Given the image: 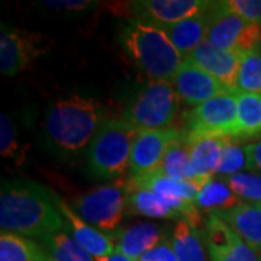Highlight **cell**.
Segmentation results:
<instances>
[{
    "mask_svg": "<svg viewBox=\"0 0 261 261\" xmlns=\"http://www.w3.org/2000/svg\"><path fill=\"white\" fill-rule=\"evenodd\" d=\"M178 96L173 84L149 80L122 113V119L138 129L170 128L177 113Z\"/></svg>",
    "mask_w": 261,
    "mask_h": 261,
    "instance_id": "obj_5",
    "label": "cell"
},
{
    "mask_svg": "<svg viewBox=\"0 0 261 261\" xmlns=\"http://www.w3.org/2000/svg\"><path fill=\"white\" fill-rule=\"evenodd\" d=\"M205 243L212 261H261L257 251L244 243L224 219L212 212L205 226Z\"/></svg>",
    "mask_w": 261,
    "mask_h": 261,
    "instance_id": "obj_10",
    "label": "cell"
},
{
    "mask_svg": "<svg viewBox=\"0 0 261 261\" xmlns=\"http://www.w3.org/2000/svg\"><path fill=\"white\" fill-rule=\"evenodd\" d=\"M128 211L134 214L145 215L149 218H161V219H174L177 218L176 212L171 209L166 197L155 195L149 190L137 189L128 190Z\"/></svg>",
    "mask_w": 261,
    "mask_h": 261,
    "instance_id": "obj_25",
    "label": "cell"
},
{
    "mask_svg": "<svg viewBox=\"0 0 261 261\" xmlns=\"http://www.w3.org/2000/svg\"><path fill=\"white\" fill-rule=\"evenodd\" d=\"M160 170L168 177L192 181L196 185L195 171L190 164V151H189V145L183 137L170 145Z\"/></svg>",
    "mask_w": 261,
    "mask_h": 261,
    "instance_id": "obj_27",
    "label": "cell"
},
{
    "mask_svg": "<svg viewBox=\"0 0 261 261\" xmlns=\"http://www.w3.org/2000/svg\"><path fill=\"white\" fill-rule=\"evenodd\" d=\"M41 37H34L20 29L2 27L0 32V71L6 77H13L22 73L32 58L41 54L37 44Z\"/></svg>",
    "mask_w": 261,
    "mask_h": 261,
    "instance_id": "obj_11",
    "label": "cell"
},
{
    "mask_svg": "<svg viewBox=\"0 0 261 261\" xmlns=\"http://www.w3.org/2000/svg\"><path fill=\"white\" fill-rule=\"evenodd\" d=\"M44 5L57 10H82L89 8L90 2L86 0H61V2H44Z\"/></svg>",
    "mask_w": 261,
    "mask_h": 261,
    "instance_id": "obj_35",
    "label": "cell"
},
{
    "mask_svg": "<svg viewBox=\"0 0 261 261\" xmlns=\"http://www.w3.org/2000/svg\"><path fill=\"white\" fill-rule=\"evenodd\" d=\"M226 180L240 199H245L251 203H261V176L251 173H237Z\"/></svg>",
    "mask_w": 261,
    "mask_h": 261,
    "instance_id": "obj_29",
    "label": "cell"
},
{
    "mask_svg": "<svg viewBox=\"0 0 261 261\" xmlns=\"http://www.w3.org/2000/svg\"><path fill=\"white\" fill-rule=\"evenodd\" d=\"M261 93V47L244 53L240 61L237 93Z\"/></svg>",
    "mask_w": 261,
    "mask_h": 261,
    "instance_id": "obj_28",
    "label": "cell"
},
{
    "mask_svg": "<svg viewBox=\"0 0 261 261\" xmlns=\"http://www.w3.org/2000/svg\"><path fill=\"white\" fill-rule=\"evenodd\" d=\"M238 129L237 137L261 134V93H237Z\"/></svg>",
    "mask_w": 261,
    "mask_h": 261,
    "instance_id": "obj_26",
    "label": "cell"
},
{
    "mask_svg": "<svg viewBox=\"0 0 261 261\" xmlns=\"http://www.w3.org/2000/svg\"><path fill=\"white\" fill-rule=\"evenodd\" d=\"M244 167H247L245 151L238 144L232 142L231 138H228L225 141L224 148H222V155H221L219 166L216 168V174L233 176L240 173Z\"/></svg>",
    "mask_w": 261,
    "mask_h": 261,
    "instance_id": "obj_30",
    "label": "cell"
},
{
    "mask_svg": "<svg viewBox=\"0 0 261 261\" xmlns=\"http://www.w3.org/2000/svg\"><path fill=\"white\" fill-rule=\"evenodd\" d=\"M171 244L178 261H206L205 248L199 229L185 219H178L173 231Z\"/></svg>",
    "mask_w": 261,
    "mask_h": 261,
    "instance_id": "obj_24",
    "label": "cell"
},
{
    "mask_svg": "<svg viewBox=\"0 0 261 261\" xmlns=\"http://www.w3.org/2000/svg\"><path fill=\"white\" fill-rule=\"evenodd\" d=\"M244 151L247 155V168L261 173V141L245 145Z\"/></svg>",
    "mask_w": 261,
    "mask_h": 261,
    "instance_id": "obj_34",
    "label": "cell"
},
{
    "mask_svg": "<svg viewBox=\"0 0 261 261\" xmlns=\"http://www.w3.org/2000/svg\"><path fill=\"white\" fill-rule=\"evenodd\" d=\"M226 140L228 138L203 137L187 142L190 151V164L195 171L196 185L199 189L207 180L214 177V173H216V168L219 166L222 148Z\"/></svg>",
    "mask_w": 261,
    "mask_h": 261,
    "instance_id": "obj_19",
    "label": "cell"
},
{
    "mask_svg": "<svg viewBox=\"0 0 261 261\" xmlns=\"http://www.w3.org/2000/svg\"><path fill=\"white\" fill-rule=\"evenodd\" d=\"M126 181L128 190L144 189L166 199H178L187 202H196L199 195V187L192 181L177 180L166 176L161 170H157L145 176H130Z\"/></svg>",
    "mask_w": 261,
    "mask_h": 261,
    "instance_id": "obj_16",
    "label": "cell"
},
{
    "mask_svg": "<svg viewBox=\"0 0 261 261\" xmlns=\"http://www.w3.org/2000/svg\"><path fill=\"white\" fill-rule=\"evenodd\" d=\"M0 151L5 159L13 160L16 164L23 160L22 149L16 140V132L5 113L0 115Z\"/></svg>",
    "mask_w": 261,
    "mask_h": 261,
    "instance_id": "obj_31",
    "label": "cell"
},
{
    "mask_svg": "<svg viewBox=\"0 0 261 261\" xmlns=\"http://www.w3.org/2000/svg\"><path fill=\"white\" fill-rule=\"evenodd\" d=\"M237 93L228 92L196 106L189 113L183 138L186 142L203 137L232 138L237 137Z\"/></svg>",
    "mask_w": 261,
    "mask_h": 261,
    "instance_id": "obj_7",
    "label": "cell"
},
{
    "mask_svg": "<svg viewBox=\"0 0 261 261\" xmlns=\"http://www.w3.org/2000/svg\"><path fill=\"white\" fill-rule=\"evenodd\" d=\"M138 128L122 118L106 119L87 149L89 171L100 180L118 181L129 170L130 149Z\"/></svg>",
    "mask_w": 261,
    "mask_h": 261,
    "instance_id": "obj_4",
    "label": "cell"
},
{
    "mask_svg": "<svg viewBox=\"0 0 261 261\" xmlns=\"http://www.w3.org/2000/svg\"><path fill=\"white\" fill-rule=\"evenodd\" d=\"M2 231L44 238L65 229L57 196L31 180H5L0 192Z\"/></svg>",
    "mask_w": 261,
    "mask_h": 261,
    "instance_id": "obj_1",
    "label": "cell"
},
{
    "mask_svg": "<svg viewBox=\"0 0 261 261\" xmlns=\"http://www.w3.org/2000/svg\"><path fill=\"white\" fill-rule=\"evenodd\" d=\"M57 205L61 215L64 216L65 228L94 260H102L116 251L118 245L115 244L113 235H108L93 225L86 222L80 215L64 203L60 197H57Z\"/></svg>",
    "mask_w": 261,
    "mask_h": 261,
    "instance_id": "obj_14",
    "label": "cell"
},
{
    "mask_svg": "<svg viewBox=\"0 0 261 261\" xmlns=\"http://www.w3.org/2000/svg\"><path fill=\"white\" fill-rule=\"evenodd\" d=\"M206 42L243 56L261 47V23L248 22L226 9L222 2H214L209 10Z\"/></svg>",
    "mask_w": 261,
    "mask_h": 261,
    "instance_id": "obj_6",
    "label": "cell"
},
{
    "mask_svg": "<svg viewBox=\"0 0 261 261\" xmlns=\"http://www.w3.org/2000/svg\"><path fill=\"white\" fill-rule=\"evenodd\" d=\"M209 10L206 13L180 20L176 23L157 25L160 29L164 31V34L173 42V45L183 58L190 56L196 48L206 41L207 27H209Z\"/></svg>",
    "mask_w": 261,
    "mask_h": 261,
    "instance_id": "obj_18",
    "label": "cell"
},
{
    "mask_svg": "<svg viewBox=\"0 0 261 261\" xmlns=\"http://www.w3.org/2000/svg\"><path fill=\"white\" fill-rule=\"evenodd\" d=\"M108 109L100 100L73 94L54 103L47 113L45 130L53 148L63 155H77L90 145L106 121Z\"/></svg>",
    "mask_w": 261,
    "mask_h": 261,
    "instance_id": "obj_2",
    "label": "cell"
},
{
    "mask_svg": "<svg viewBox=\"0 0 261 261\" xmlns=\"http://www.w3.org/2000/svg\"><path fill=\"white\" fill-rule=\"evenodd\" d=\"M185 60L214 75L229 92L237 93V79L241 61L240 54L219 49L205 41Z\"/></svg>",
    "mask_w": 261,
    "mask_h": 261,
    "instance_id": "obj_13",
    "label": "cell"
},
{
    "mask_svg": "<svg viewBox=\"0 0 261 261\" xmlns=\"http://www.w3.org/2000/svg\"><path fill=\"white\" fill-rule=\"evenodd\" d=\"M181 137L183 132L174 126L138 130L130 149V174L145 176L160 170L170 145Z\"/></svg>",
    "mask_w": 261,
    "mask_h": 261,
    "instance_id": "obj_9",
    "label": "cell"
},
{
    "mask_svg": "<svg viewBox=\"0 0 261 261\" xmlns=\"http://www.w3.org/2000/svg\"><path fill=\"white\" fill-rule=\"evenodd\" d=\"M212 214L224 219L254 251H261V203L241 202L232 209Z\"/></svg>",
    "mask_w": 261,
    "mask_h": 261,
    "instance_id": "obj_17",
    "label": "cell"
},
{
    "mask_svg": "<svg viewBox=\"0 0 261 261\" xmlns=\"http://www.w3.org/2000/svg\"><path fill=\"white\" fill-rule=\"evenodd\" d=\"M38 244L44 248L51 261H96L75 241L67 228L60 232L39 238Z\"/></svg>",
    "mask_w": 261,
    "mask_h": 261,
    "instance_id": "obj_21",
    "label": "cell"
},
{
    "mask_svg": "<svg viewBox=\"0 0 261 261\" xmlns=\"http://www.w3.org/2000/svg\"><path fill=\"white\" fill-rule=\"evenodd\" d=\"M122 45L151 80L174 83L185 58L163 29L135 20L122 31Z\"/></svg>",
    "mask_w": 261,
    "mask_h": 261,
    "instance_id": "obj_3",
    "label": "cell"
},
{
    "mask_svg": "<svg viewBox=\"0 0 261 261\" xmlns=\"http://www.w3.org/2000/svg\"><path fill=\"white\" fill-rule=\"evenodd\" d=\"M0 261H51L44 248L22 235L2 231Z\"/></svg>",
    "mask_w": 261,
    "mask_h": 261,
    "instance_id": "obj_23",
    "label": "cell"
},
{
    "mask_svg": "<svg viewBox=\"0 0 261 261\" xmlns=\"http://www.w3.org/2000/svg\"><path fill=\"white\" fill-rule=\"evenodd\" d=\"M140 261H178L177 255L174 252V248H173V244L164 240L157 245L154 247L151 251L145 252L142 257L140 258Z\"/></svg>",
    "mask_w": 261,
    "mask_h": 261,
    "instance_id": "obj_33",
    "label": "cell"
},
{
    "mask_svg": "<svg viewBox=\"0 0 261 261\" xmlns=\"http://www.w3.org/2000/svg\"><path fill=\"white\" fill-rule=\"evenodd\" d=\"M74 209L86 222L100 231H113L128 206L126 181L118 180L87 192L74 200Z\"/></svg>",
    "mask_w": 261,
    "mask_h": 261,
    "instance_id": "obj_8",
    "label": "cell"
},
{
    "mask_svg": "<svg viewBox=\"0 0 261 261\" xmlns=\"http://www.w3.org/2000/svg\"><path fill=\"white\" fill-rule=\"evenodd\" d=\"M222 3L229 12L245 20L261 23V0H225Z\"/></svg>",
    "mask_w": 261,
    "mask_h": 261,
    "instance_id": "obj_32",
    "label": "cell"
},
{
    "mask_svg": "<svg viewBox=\"0 0 261 261\" xmlns=\"http://www.w3.org/2000/svg\"><path fill=\"white\" fill-rule=\"evenodd\" d=\"M174 89L183 102L197 106L207 102L215 96L229 92L214 75L206 73L186 60L183 61L174 79Z\"/></svg>",
    "mask_w": 261,
    "mask_h": 261,
    "instance_id": "obj_12",
    "label": "cell"
},
{
    "mask_svg": "<svg viewBox=\"0 0 261 261\" xmlns=\"http://www.w3.org/2000/svg\"><path fill=\"white\" fill-rule=\"evenodd\" d=\"M113 240L118 241V250L122 251L132 261H140L145 252L151 251L161 241V231L154 224H135L121 229L113 235Z\"/></svg>",
    "mask_w": 261,
    "mask_h": 261,
    "instance_id": "obj_20",
    "label": "cell"
},
{
    "mask_svg": "<svg viewBox=\"0 0 261 261\" xmlns=\"http://www.w3.org/2000/svg\"><path fill=\"white\" fill-rule=\"evenodd\" d=\"M240 203L241 200L232 192L228 180L215 177L207 180L205 185L200 187L195 202L196 206L209 212L228 211Z\"/></svg>",
    "mask_w": 261,
    "mask_h": 261,
    "instance_id": "obj_22",
    "label": "cell"
},
{
    "mask_svg": "<svg viewBox=\"0 0 261 261\" xmlns=\"http://www.w3.org/2000/svg\"><path fill=\"white\" fill-rule=\"evenodd\" d=\"M97 261H132L129 257H126L125 254L122 251H119L118 248H116V251L111 254V255H108V257H105L102 260H97Z\"/></svg>",
    "mask_w": 261,
    "mask_h": 261,
    "instance_id": "obj_36",
    "label": "cell"
},
{
    "mask_svg": "<svg viewBox=\"0 0 261 261\" xmlns=\"http://www.w3.org/2000/svg\"><path fill=\"white\" fill-rule=\"evenodd\" d=\"M214 2L203 0H147L134 3L142 18H147L157 25L176 23L185 19L206 13Z\"/></svg>",
    "mask_w": 261,
    "mask_h": 261,
    "instance_id": "obj_15",
    "label": "cell"
}]
</instances>
